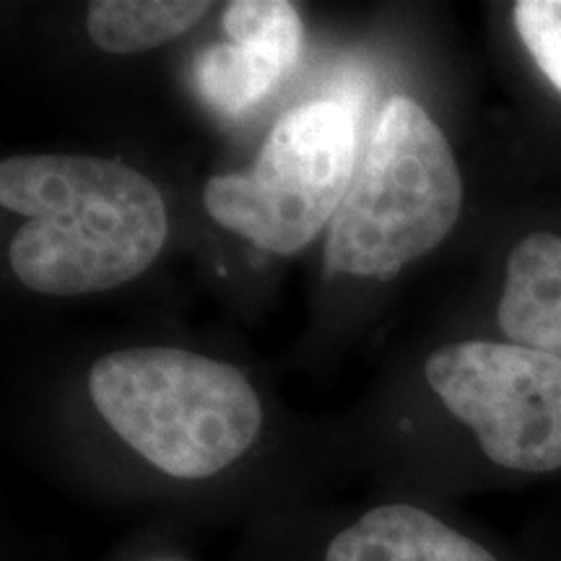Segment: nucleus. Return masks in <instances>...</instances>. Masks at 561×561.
Instances as JSON below:
<instances>
[{"label": "nucleus", "mask_w": 561, "mask_h": 561, "mask_svg": "<svg viewBox=\"0 0 561 561\" xmlns=\"http://www.w3.org/2000/svg\"><path fill=\"white\" fill-rule=\"evenodd\" d=\"M0 206L26 216L9 248L11 271L26 289L47 297L128 284L157 261L170 234L159 187L100 157H5Z\"/></svg>", "instance_id": "obj_1"}, {"label": "nucleus", "mask_w": 561, "mask_h": 561, "mask_svg": "<svg viewBox=\"0 0 561 561\" xmlns=\"http://www.w3.org/2000/svg\"><path fill=\"white\" fill-rule=\"evenodd\" d=\"M89 396L110 430L172 479L221 473L263 426L261 398L240 369L182 348L104 354L91 364Z\"/></svg>", "instance_id": "obj_2"}, {"label": "nucleus", "mask_w": 561, "mask_h": 561, "mask_svg": "<svg viewBox=\"0 0 561 561\" xmlns=\"http://www.w3.org/2000/svg\"><path fill=\"white\" fill-rule=\"evenodd\" d=\"M462 208L453 146L430 112L392 96L328 234V265L382 278L424 257L450 237Z\"/></svg>", "instance_id": "obj_3"}, {"label": "nucleus", "mask_w": 561, "mask_h": 561, "mask_svg": "<svg viewBox=\"0 0 561 561\" xmlns=\"http://www.w3.org/2000/svg\"><path fill=\"white\" fill-rule=\"evenodd\" d=\"M356 172V121L339 100L286 112L244 172L203 187L219 227L273 255H294L333 224Z\"/></svg>", "instance_id": "obj_4"}, {"label": "nucleus", "mask_w": 561, "mask_h": 561, "mask_svg": "<svg viewBox=\"0 0 561 561\" xmlns=\"http://www.w3.org/2000/svg\"><path fill=\"white\" fill-rule=\"evenodd\" d=\"M426 382L496 466L561 468V356L520 343L462 341L426 359Z\"/></svg>", "instance_id": "obj_5"}, {"label": "nucleus", "mask_w": 561, "mask_h": 561, "mask_svg": "<svg viewBox=\"0 0 561 561\" xmlns=\"http://www.w3.org/2000/svg\"><path fill=\"white\" fill-rule=\"evenodd\" d=\"M325 561H496V557L426 510L385 504L341 530L328 546Z\"/></svg>", "instance_id": "obj_6"}, {"label": "nucleus", "mask_w": 561, "mask_h": 561, "mask_svg": "<svg viewBox=\"0 0 561 561\" xmlns=\"http://www.w3.org/2000/svg\"><path fill=\"white\" fill-rule=\"evenodd\" d=\"M512 343L561 356V237L536 231L515 244L496 310Z\"/></svg>", "instance_id": "obj_7"}, {"label": "nucleus", "mask_w": 561, "mask_h": 561, "mask_svg": "<svg viewBox=\"0 0 561 561\" xmlns=\"http://www.w3.org/2000/svg\"><path fill=\"white\" fill-rule=\"evenodd\" d=\"M210 11L198 0H96L89 5L87 32L112 55L146 53L193 30Z\"/></svg>", "instance_id": "obj_8"}, {"label": "nucleus", "mask_w": 561, "mask_h": 561, "mask_svg": "<svg viewBox=\"0 0 561 561\" xmlns=\"http://www.w3.org/2000/svg\"><path fill=\"white\" fill-rule=\"evenodd\" d=\"M195 87L201 100L219 115L237 117L265 100L289 76L280 62L242 45L208 47L195 60Z\"/></svg>", "instance_id": "obj_9"}, {"label": "nucleus", "mask_w": 561, "mask_h": 561, "mask_svg": "<svg viewBox=\"0 0 561 561\" xmlns=\"http://www.w3.org/2000/svg\"><path fill=\"white\" fill-rule=\"evenodd\" d=\"M224 30L234 45L268 55L289 73L305 45L297 5L286 0H234L224 9Z\"/></svg>", "instance_id": "obj_10"}, {"label": "nucleus", "mask_w": 561, "mask_h": 561, "mask_svg": "<svg viewBox=\"0 0 561 561\" xmlns=\"http://www.w3.org/2000/svg\"><path fill=\"white\" fill-rule=\"evenodd\" d=\"M512 21L530 58L561 94V0H517Z\"/></svg>", "instance_id": "obj_11"}]
</instances>
